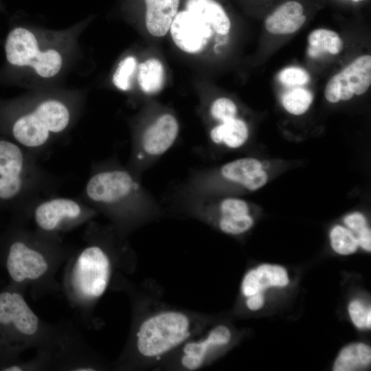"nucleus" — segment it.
I'll list each match as a JSON object with an SVG mask.
<instances>
[{
    "label": "nucleus",
    "instance_id": "1",
    "mask_svg": "<svg viewBox=\"0 0 371 371\" xmlns=\"http://www.w3.org/2000/svg\"><path fill=\"white\" fill-rule=\"evenodd\" d=\"M114 232L93 221L86 224L83 244L65 263L62 291L85 326H91L93 309L110 285L116 264Z\"/></svg>",
    "mask_w": 371,
    "mask_h": 371
},
{
    "label": "nucleus",
    "instance_id": "2",
    "mask_svg": "<svg viewBox=\"0 0 371 371\" xmlns=\"http://www.w3.org/2000/svg\"><path fill=\"white\" fill-rule=\"evenodd\" d=\"M74 249L62 236L21 228L7 246L5 268L15 286L39 300L62 291L56 276Z\"/></svg>",
    "mask_w": 371,
    "mask_h": 371
},
{
    "label": "nucleus",
    "instance_id": "3",
    "mask_svg": "<svg viewBox=\"0 0 371 371\" xmlns=\"http://www.w3.org/2000/svg\"><path fill=\"white\" fill-rule=\"evenodd\" d=\"M146 192L137 175L110 159L93 162L80 197L98 213L124 229L146 203Z\"/></svg>",
    "mask_w": 371,
    "mask_h": 371
},
{
    "label": "nucleus",
    "instance_id": "4",
    "mask_svg": "<svg viewBox=\"0 0 371 371\" xmlns=\"http://www.w3.org/2000/svg\"><path fill=\"white\" fill-rule=\"evenodd\" d=\"M51 324L33 311L22 289L15 286L0 293V352L7 358L18 359L24 350L36 348Z\"/></svg>",
    "mask_w": 371,
    "mask_h": 371
},
{
    "label": "nucleus",
    "instance_id": "5",
    "mask_svg": "<svg viewBox=\"0 0 371 371\" xmlns=\"http://www.w3.org/2000/svg\"><path fill=\"white\" fill-rule=\"evenodd\" d=\"M36 350L34 358L39 371H95L102 368L100 358L71 321L52 324Z\"/></svg>",
    "mask_w": 371,
    "mask_h": 371
},
{
    "label": "nucleus",
    "instance_id": "6",
    "mask_svg": "<svg viewBox=\"0 0 371 371\" xmlns=\"http://www.w3.org/2000/svg\"><path fill=\"white\" fill-rule=\"evenodd\" d=\"M72 120L69 106L54 98L40 100L14 122L12 135L19 145L36 156L46 157Z\"/></svg>",
    "mask_w": 371,
    "mask_h": 371
},
{
    "label": "nucleus",
    "instance_id": "7",
    "mask_svg": "<svg viewBox=\"0 0 371 371\" xmlns=\"http://www.w3.org/2000/svg\"><path fill=\"white\" fill-rule=\"evenodd\" d=\"M98 214L80 196L74 198L52 194L36 201L27 218L33 222L34 229L36 231L61 236L62 234L87 224Z\"/></svg>",
    "mask_w": 371,
    "mask_h": 371
},
{
    "label": "nucleus",
    "instance_id": "8",
    "mask_svg": "<svg viewBox=\"0 0 371 371\" xmlns=\"http://www.w3.org/2000/svg\"><path fill=\"white\" fill-rule=\"evenodd\" d=\"M188 317L177 311H164L144 320L135 333V348L144 357H158L171 351L190 336Z\"/></svg>",
    "mask_w": 371,
    "mask_h": 371
},
{
    "label": "nucleus",
    "instance_id": "9",
    "mask_svg": "<svg viewBox=\"0 0 371 371\" xmlns=\"http://www.w3.org/2000/svg\"><path fill=\"white\" fill-rule=\"evenodd\" d=\"M5 49L10 63L30 67L41 77L52 78L61 69L60 54L54 49L41 50L34 34L27 29L12 30L7 36Z\"/></svg>",
    "mask_w": 371,
    "mask_h": 371
},
{
    "label": "nucleus",
    "instance_id": "10",
    "mask_svg": "<svg viewBox=\"0 0 371 371\" xmlns=\"http://www.w3.org/2000/svg\"><path fill=\"white\" fill-rule=\"evenodd\" d=\"M179 130V123L174 115L164 113L156 118L135 140L128 168L137 175L172 146Z\"/></svg>",
    "mask_w": 371,
    "mask_h": 371
},
{
    "label": "nucleus",
    "instance_id": "11",
    "mask_svg": "<svg viewBox=\"0 0 371 371\" xmlns=\"http://www.w3.org/2000/svg\"><path fill=\"white\" fill-rule=\"evenodd\" d=\"M371 84V56L358 57L327 83L324 95L331 103L346 101L365 93Z\"/></svg>",
    "mask_w": 371,
    "mask_h": 371
},
{
    "label": "nucleus",
    "instance_id": "12",
    "mask_svg": "<svg viewBox=\"0 0 371 371\" xmlns=\"http://www.w3.org/2000/svg\"><path fill=\"white\" fill-rule=\"evenodd\" d=\"M170 29L176 45L190 54L202 51L213 34L212 26L203 18L186 10L176 14Z\"/></svg>",
    "mask_w": 371,
    "mask_h": 371
},
{
    "label": "nucleus",
    "instance_id": "13",
    "mask_svg": "<svg viewBox=\"0 0 371 371\" xmlns=\"http://www.w3.org/2000/svg\"><path fill=\"white\" fill-rule=\"evenodd\" d=\"M218 175L223 181L248 191H256L264 187L269 175L262 163L255 157H243L223 164Z\"/></svg>",
    "mask_w": 371,
    "mask_h": 371
},
{
    "label": "nucleus",
    "instance_id": "14",
    "mask_svg": "<svg viewBox=\"0 0 371 371\" xmlns=\"http://www.w3.org/2000/svg\"><path fill=\"white\" fill-rule=\"evenodd\" d=\"M231 339L229 329L219 325L212 329L203 340L191 341L183 350L181 363L188 370H196L202 366L210 350L227 344Z\"/></svg>",
    "mask_w": 371,
    "mask_h": 371
},
{
    "label": "nucleus",
    "instance_id": "15",
    "mask_svg": "<svg viewBox=\"0 0 371 371\" xmlns=\"http://www.w3.org/2000/svg\"><path fill=\"white\" fill-rule=\"evenodd\" d=\"M289 280L284 268L279 265L263 264L249 271L241 284L243 295L247 297L251 295L262 293L271 287H283Z\"/></svg>",
    "mask_w": 371,
    "mask_h": 371
},
{
    "label": "nucleus",
    "instance_id": "16",
    "mask_svg": "<svg viewBox=\"0 0 371 371\" xmlns=\"http://www.w3.org/2000/svg\"><path fill=\"white\" fill-rule=\"evenodd\" d=\"M303 6L297 1H287L278 7L265 20V27L274 34H291L306 20Z\"/></svg>",
    "mask_w": 371,
    "mask_h": 371
},
{
    "label": "nucleus",
    "instance_id": "17",
    "mask_svg": "<svg viewBox=\"0 0 371 371\" xmlns=\"http://www.w3.org/2000/svg\"><path fill=\"white\" fill-rule=\"evenodd\" d=\"M146 4V25L155 36H164L177 13L179 0H144Z\"/></svg>",
    "mask_w": 371,
    "mask_h": 371
},
{
    "label": "nucleus",
    "instance_id": "18",
    "mask_svg": "<svg viewBox=\"0 0 371 371\" xmlns=\"http://www.w3.org/2000/svg\"><path fill=\"white\" fill-rule=\"evenodd\" d=\"M249 137L247 124L237 117L221 122L210 132V140L216 145L236 149L243 146Z\"/></svg>",
    "mask_w": 371,
    "mask_h": 371
},
{
    "label": "nucleus",
    "instance_id": "19",
    "mask_svg": "<svg viewBox=\"0 0 371 371\" xmlns=\"http://www.w3.org/2000/svg\"><path fill=\"white\" fill-rule=\"evenodd\" d=\"M186 10L203 18L220 34H226L230 28V21L226 12L214 0H187Z\"/></svg>",
    "mask_w": 371,
    "mask_h": 371
},
{
    "label": "nucleus",
    "instance_id": "20",
    "mask_svg": "<svg viewBox=\"0 0 371 371\" xmlns=\"http://www.w3.org/2000/svg\"><path fill=\"white\" fill-rule=\"evenodd\" d=\"M370 361V347L364 343H354L344 347L339 352L334 363L333 370H357L368 366Z\"/></svg>",
    "mask_w": 371,
    "mask_h": 371
},
{
    "label": "nucleus",
    "instance_id": "21",
    "mask_svg": "<svg viewBox=\"0 0 371 371\" xmlns=\"http://www.w3.org/2000/svg\"><path fill=\"white\" fill-rule=\"evenodd\" d=\"M308 54L312 58H317L326 52L337 54L343 47V41L339 34L326 29L313 31L308 37Z\"/></svg>",
    "mask_w": 371,
    "mask_h": 371
},
{
    "label": "nucleus",
    "instance_id": "22",
    "mask_svg": "<svg viewBox=\"0 0 371 371\" xmlns=\"http://www.w3.org/2000/svg\"><path fill=\"white\" fill-rule=\"evenodd\" d=\"M137 80L142 91L152 94L159 92L164 84V69L156 58H149L138 67Z\"/></svg>",
    "mask_w": 371,
    "mask_h": 371
},
{
    "label": "nucleus",
    "instance_id": "23",
    "mask_svg": "<svg viewBox=\"0 0 371 371\" xmlns=\"http://www.w3.org/2000/svg\"><path fill=\"white\" fill-rule=\"evenodd\" d=\"M329 236L331 247L339 254H354L359 247L355 235L345 226L335 225L330 229Z\"/></svg>",
    "mask_w": 371,
    "mask_h": 371
},
{
    "label": "nucleus",
    "instance_id": "24",
    "mask_svg": "<svg viewBox=\"0 0 371 371\" xmlns=\"http://www.w3.org/2000/svg\"><path fill=\"white\" fill-rule=\"evenodd\" d=\"M312 93L304 88L297 87L286 92L282 97V104L285 110L291 114H304L313 102Z\"/></svg>",
    "mask_w": 371,
    "mask_h": 371
},
{
    "label": "nucleus",
    "instance_id": "25",
    "mask_svg": "<svg viewBox=\"0 0 371 371\" xmlns=\"http://www.w3.org/2000/svg\"><path fill=\"white\" fill-rule=\"evenodd\" d=\"M217 223L223 232L230 235H240L250 229L254 221L252 216L248 214L218 216Z\"/></svg>",
    "mask_w": 371,
    "mask_h": 371
},
{
    "label": "nucleus",
    "instance_id": "26",
    "mask_svg": "<svg viewBox=\"0 0 371 371\" xmlns=\"http://www.w3.org/2000/svg\"><path fill=\"white\" fill-rule=\"evenodd\" d=\"M137 67V60L128 56L120 61L113 76V82L119 89L127 91L131 88V79Z\"/></svg>",
    "mask_w": 371,
    "mask_h": 371
},
{
    "label": "nucleus",
    "instance_id": "27",
    "mask_svg": "<svg viewBox=\"0 0 371 371\" xmlns=\"http://www.w3.org/2000/svg\"><path fill=\"white\" fill-rule=\"evenodd\" d=\"M216 207L218 216L244 215L249 214V203L237 197H226L218 201Z\"/></svg>",
    "mask_w": 371,
    "mask_h": 371
},
{
    "label": "nucleus",
    "instance_id": "28",
    "mask_svg": "<svg viewBox=\"0 0 371 371\" xmlns=\"http://www.w3.org/2000/svg\"><path fill=\"white\" fill-rule=\"evenodd\" d=\"M212 117L221 122H224L236 117L237 107L235 103L227 98L215 100L210 107Z\"/></svg>",
    "mask_w": 371,
    "mask_h": 371
},
{
    "label": "nucleus",
    "instance_id": "29",
    "mask_svg": "<svg viewBox=\"0 0 371 371\" xmlns=\"http://www.w3.org/2000/svg\"><path fill=\"white\" fill-rule=\"evenodd\" d=\"M348 313L353 324L360 329L370 328L371 309L359 300H352L348 305Z\"/></svg>",
    "mask_w": 371,
    "mask_h": 371
},
{
    "label": "nucleus",
    "instance_id": "30",
    "mask_svg": "<svg viewBox=\"0 0 371 371\" xmlns=\"http://www.w3.org/2000/svg\"><path fill=\"white\" fill-rule=\"evenodd\" d=\"M280 82L288 87L301 86L309 80L308 74L303 69L291 67L284 69L278 76Z\"/></svg>",
    "mask_w": 371,
    "mask_h": 371
},
{
    "label": "nucleus",
    "instance_id": "31",
    "mask_svg": "<svg viewBox=\"0 0 371 371\" xmlns=\"http://www.w3.org/2000/svg\"><path fill=\"white\" fill-rule=\"evenodd\" d=\"M344 223L355 235L368 226L366 216L359 212L347 214L344 218Z\"/></svg>",
    "mask_w": 371,
    "mask_h": 371
},
{
    "label": "nucleus",
    "instance_id": "32",
    "mask_svg": "<svg viewBox=\"0 0 371 371\" xmlns=\"http://www.w3.org/2000/svg\"><path fill=\"white\" fill-rule=\"evenodd\" d=\"M358 245L366 251H371V230L368 226L355 235Z\"/></svg>",
    "mask_w": 371,
    "mask_h": 371
},
{
    "label": "nucleus",
    "instance_id": "33",
    "mask_svg": "<svg viewBox=\"0 0 371 371\" xmlns=\"http://www.w3.org/2000/svg\"><path fill=\"white\" fill-rule=\"evenodd\" d=\"M265 303V297L262 293H258L247 297L246 305L251 311L260 309Z\"/></svg>",
    "mask_w": 371,
    "mask_h": 371
},
{
    "label": "nucleus",
    "instance_id": "34",
    "mask_svg": "<svg viewBox=\"0 0 371 371\" xmlns=\"http://www.w3.org/2000/svg\"><path fill=\"white\" fill-rule=\"evenodd\" d=\"M352 1L355 2H358V1H365V0H352Z\"/></svg>",
    "mask_w": 371,
    "mask_h": 371
}]
</instances>
